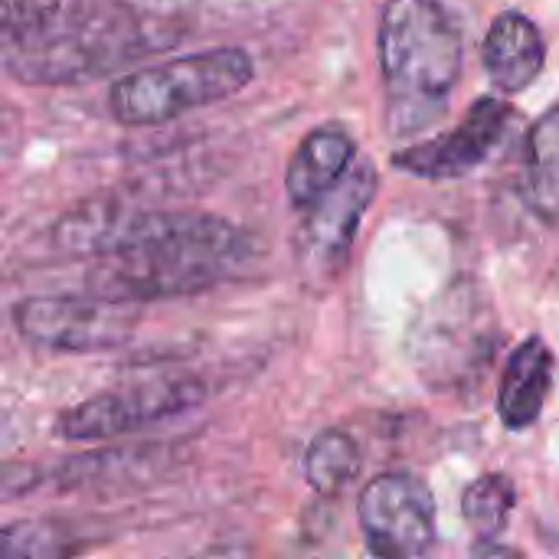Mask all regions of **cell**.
I'll return each instance as SVG.
<instances>
[{"label":"cell","mask_w":559,"mask_h":559,"mask_svg":"<svg viewBox=\"0 0 559 559\" xmlns=\"http://www.w3.org/2000/svg\"><path fill=\"white\" fill-rule=\"evenodd\" d=\"M249 252V233L216 213L131 203L108 249L92 259L85 285L128 305L193 298L233 278Z\"/></svg>","instance_id":"obj_1"},{"label":"cell","mask_w":559,"mask_h":559,"mask_svg":"<svg viewBox=\"0 0 559 559\" xmlns=\"http://www.w3.org/2000/svg\"><path fill=\"white\" fill-rule=\"evenodd\" d=\"M377 52L390 131L426 128L462 75V36L452 16L439 0H386Z\"/></svg>","instance_id":"obj_2"},{"label":"cell","mask_w":559,"mask_h":559,"mask_svg":"<svg viewBox=\"0 0 559 559\" xmlns=\"http://www.w3.org/2000/svg\"><path fill=\"white\" fill-rule=\"evenodd\" d=\"M147 49V29L128 0H62L56 20L26 46L0 59L26 85L66 88L102 79Z\"/></svg>","instance_id":"obj_3"},{"label":"cell","mask_w":559,"mask_h":559,"mask_svg":"<svg viewBox=\"0 0 559 559\" xmlns=\"http://www.w3.org/2000/svg\"><path fill=\"white\" fill-rule=\"evenodd\" d=\"M255 79V62L239 46L187 52L131 69L108 88V111L124 128L167 124L197 108L239 95Z\"/></svg>","instance_id":"obj_4"},{"label":"cell","mask_w":559,"mask_h":559,"mask_svg":"<svg viewBox=\"0 0 559 559\" xmlns=\"http://www.w3.org/2000/svg\"><path fill=\"white\" fill-rule=\"evenodd\" d=\"M210 386L197 377H147L102 390L56 419V432L66 442H108L128 432H141L170 423L206 400Z\"/></svg>","instance_id":"obj_5"},{"label":"cell","mask_w":559,"mask_h":559,"mask_svg":"<svg viewBox=\"0 0 559 559\" xmlns=\"http://www.w3.org/2000/svg\"><path fill=\"white\" fill-rule=\"evenodd\" d=\"M141 324V314L128 301L102 295H33L13 305L16 334L52 354H105L124 347Z\"/></svg>","instance_id":"obj_6"},{"label":"cell","mask_w":559,"mask_h":559,"mask_svg":"<svg viewBox=\"0 0 559 559\" xmlns=\"http://www.w3.org/2000/svg\"><path fill=\"white\" fill-rule=\"evenodd\" d=\"M498 344V328L491 308L481 295L468 288H452L436 301L426 321H419L413 337V354L426 380L439 390L472 380V373L488 370Z\"/></svg>","instance_id":"obj_7"},{"label":"cell","mask_w":559,"mask_h":559,"mask_svg":"<svg viewBox=\"0 0 559 559\" xmlns=\"http://www.w3.org/2000/svg\"><path fill=\"white\" fill-rule=\"evenodd\" d=\"M377 197V167L370 157H354L344 177L324 190L311 206H305V219L295 236L298 269L314 285H331L354 249L364 213Z\"/></svg>","instance_id":"obj_8"},{"label":"cell","mask_w":559,"mask_h":559,"mask_svg":"<svg viewBox=\"0 0 559 559\" xmlns=\"http://www.w3.org/2000/svg\"><path fill=\"white\" fill-rule=\"evenodd\" d=\"M357 514L364 540L377 557L413 559L436 544V498L406 472L373 478L360 495Z\"/></svg>","instance_id":"obj_9"},{"label":"cell","mask_w":559,"mask_h":559,"mask_svg":"<svg viewBox=\"0 0 559 559\" xmlns=\"http://www.w3.org/2000/svg\"><path fill=\"white\" fill-rule=\"evenodd\" d=\"M511 115L514 111L501 98H478L462 118V124H455L452 131L423 144H409L406 151H396L393 167L426 180L465 177L478 164H485L491 151L504 141L511 128Z\"/></svg>","instance_id":"obj_10"},{"label":"cell","mask_w":559,"mask_h":559,"mask_svg":"<svg viewBox=\"0 0 559 559\" xmlns=\"http://www.w3.org/2000/svg\"><path fill=\"white\" fill-rule=\"evenodd\" d=\"M481 59L491 85L514 95L524 92L544 72L547 46L534 20H527L518 10H504L485 36Z\"/></svg>","instance_id":"obj_11"},{"label":"cell","mask_w":559,"mask_h":559,"mask_svg":"<svg viewBox=\"0 0 559 559\" xmlns=\"http://www.w3.org/2000/svg\"><path fill=\"white\" fill-rule=\"evenodd\" d=\"M357 157V144L354 138L341 128V124H321L314 128L298 151L288 160L285 170V193L292 200L295 210L311 206L324 190H331L344 170L354 164Z\"/></svg>","instance_id":"obj_12"},{"label":"cell","mask_w":559,"mask_h":559,"mask_svg":"<svg viewBox=\"0 0 559 559\" xmlns=\"http://www.w3.org/2000/svg\"><path fill=\"white\" fill-rule=\"evenodd\" d=\"M550 390H554V354L540 337H531L508 360L498 393L501 423L514 432L534 426L544 413Z\"/></svg>","instance_id":"obj_13"},{"label":"cell","mask_w":559,"mask_h":559,"mask_svg":"<svg viewBox=\"0 0 559 559\" xmlns=\"http://www.w3.org/2000/svg\"><path fill=\"white\" fill-rule=\"evenodd\" d=\"M531 210L559 226V108H550L527 138V170H524Z\"/></svg>","instance_id":"obj_14"},{"label":"cell","mask_w":559,"mask_h":559,"mask_svg":"<svg viewBox=\"0 0 559 559\" xmlns=\"http://www.w3.org/2000/svg\"><path fill=\"white\" fill-rule=\"evenodd\" d=\"M360 462V449L347 432L324 429L311 439L305 452V478L318 495L334 498L344 488H350V481H357Z\"/></svg>","instance_id":"obj_15"},{"label":"cell","mask_w":559,"mask_h":559,"mask_svg":"<svg viewBox=\"0 0 559 559\" xmlns=\"http://www.w3.org/2000/svg\"><path fill=\"white\" fill-rule=\"evenodd\" d=\"M79 550V537L56 521H16L0 527V559H59Z\"/></svg>","instance_id":"obj_16"},{"label":"cell","mask_w":559,"mask_h":559,"mask_svg":"<svg viewBox=\"0 0 559 559\" xmlns=\"http://www.w3.org/2000/svg\"><path fill=\"white\" fill-rule=\"evenodd\" d=\"M518 491L504 475H481L462 495V518L478 537H498L514 511Z\"/></svg>","instance_id":"obj_17"},{"label":"cell","mask_w":559,"mask_h":559,"mask_svg":"<svg viewBox=\"0 0 559 559\" xmlns=\"http://www.w3.org/2000/svg\"><path fill=\"white\" fill-rule=\"evenodd\" d=\"M62 10V0H0V59L33 43Z\"/></svg>","instance_id":"obj_18"},{"label":"cell","mask_w":559,"mask_h":559,"mask_svg":"<svg viewBox=\"0 0 559 559\" xmlns=\"http://www.w3.org/2000/svg\"><path fill=\"white\" fill-rule=\"evenodd\" d=\"M43 485V472L33 465H0V501L29 495Z\"/></svg>","instance_id":"obj_19"}]
</instances>
